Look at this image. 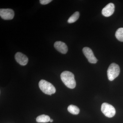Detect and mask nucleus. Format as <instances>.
<instances>
[{
  "label": "nucleus",
  "mask_w": 123,
  "mask_h": 123,
  "mask_svg": "<svg viewBox=\"0 0 123 123\" xmlns=\"http://www.w3.org/2000/svg\"><path fill=\"white\" fill-rule=\"evenodd\" d=\"M61 78L62 81L68 88L74 89L76 86L75 76L73 74L69 71H64L62 73Z\"/></svg>",
  "instance_id": "1"
},
{
  "label": "nucleus",
  "mask_w": 123,
  "mask_h": 123,
  "mask_svg": "<svg viewBox=\"0 0 123 123\" xmlns=\"http://www.w3.org/2000/svg\"><path fill=\"white\" fill-rule=\"evenodd\" d=\"M40 89L44 93L51 95L56 92V89L51 83L44 80H41L39 83Z\"/></svg>",
  "instance_id": "2"
},
{
  "label": "nucleus",
  "mask_w": 123,
  "mask_h": 123,
  "mask_svg": "<svg viewBox=\"0 0 123 123\" xmlns=\"http://www.w3.org/2000/svg\"><path fill=\"white\" fill-rule=\"evenodd\" d=\"M120 68L117 64L112 63L108 69L107 74L108 79L111 81L114 80L119 75Z\"/></svg>",
  "instance_id": "3"
},
{
  "label": "nucleus",
  "mask_w": 123,
  "mask_h": 123,
  "mask_svg": "<svg viewBox=\"0 0 123 123\" xmlns=\"http://www.w3.org/2000/svg\"><path fill=\"white\" fill-rule=\"evenodd\" d=\"M101 110L104 114L108 118H112L116 114L115 108L111 104L106 103L102 104Z\"/></svg>",
  "instance_id": "4"
},
{
  "label": "nucleus",
  "mask_w": 123,
  "mask_h": 123,
  "mask_svg": "<svg viewBox=\"0 0 123 123\" xmlns=\"http://www.w3.org/2000/svg\"><path fill=\"white\" fill-rule=\"evenodd\" d=\"M82 51L84 55L90 63L92 64H95L97 63L98 60L95 56L92 50L90 48L85 47L83 49Z\"/></svg>",
  "instance_id": "5"
},
{
  "label": "nucleus",
  "mask_w": 123,
  "mask_h": 123,
  "mask_svg": "<svg viewBox=\"0 0 123 123\" xmlns=\"http://www.w3.org/2000/svg\"><path fill=\"white\" fill-rule=\"evenodd\" d=\"M14 15V12L11 9H0V16L4 20H12L13 18Z\"/></svg>",
  "instance_id": "6"
},
{
  "label": "nucleus",
  "mask_w": 123,
  "mask_h": 123,
  "mask_svg": "<svg viewBox=\"0 0 123 123\" xmlns=\"http://www.w3.org/2000/svg\"><path fill=\"white\" fill-rule=\"evenodd\" d=\"M16 61L21 65L24 66L28 63L29 59L26 55L20 52H17L15 55Z\"/></svg>",
  "instance_id": "7"
},
{
  "label": "nucleus",
  "mask_w": 123,
  "mask_h": 123,
  "mask_svg": "<svg viewBox=\"0 0 123 123\" xmlns=\"http://www.w3.org/2000/svg\"><path fill=\"white\" fill-rule=\"evenodd\" d=\"M115 8L114 5L113 3H109L103 9L102 14L105 17H110L114 13Z\"/></svg>",
  "instance_id": "8"
},
{
  "label": "nucleus",
  "mask_w": 123,
  "mask_h": 123,
  "mask_svg": "<svg viewBox=\"0 0 123 123\" xmlns=\"http://www.w3.org/2000/svg\"><path fill=\"white\" fill-rule=\"evenodd\" d=\"M55 49L62 54H66L68 51V47L66 44L61 41H57L54 44Z\"/></svg>",
  "instance_id": "9"
},
{
  "label": "nucleus",
  "mask_w": 123,
  "mask_h": 123,
  "mask_svg": "<svg viewBox=\"0 0 123 123\" xmlns=\"http://www.w3.org/2000/svg\"><path fill=\"white\" fill-rule=\"evenodd\" d=\"M50 117L45 115H40L36 118V121L38 123H47L50 121Z\"/></svg>",
  "instance_id": "10"
},
{
  "label": "nucleus",
  "mask_w": 123,
  "mask_h": 123,
  "mask_svg": "<svg viewBox=\"0 0 123 123\" xmlns=\"http://www.w3.org/2000/svg\"><path fill=\"white\" fill-rule=\"evenodd\" d=\"M68 111L69 112L73 115L78 114L80 111L79 108L74 105H71L68 106Z\"/></svg>",
  "instance_id": "11"
},
{
  "label": "nucleus",
  "mask_w": 123,
  "mask_h": 123,
  "mask_svg": "<svg viewBox=\"0 0 123 123\" xmlns=\"http://www.w3.org/2000/svg\"><path fill=\"white\" fill-rule=\"evenodd\" d=\"M80 14L79 12H75L71 17H69L68 20V22L69 23H73L76 21L79 18Z\"/></svg>",
  "instance_id": "12"
},
{
  "label": "nucleus",
  "mask_w": 123,
  "mask_h": 123,
  "mask_svg": "<svg viewBox=\"0 0 123 123\" xmlns=\"http://www.w3.org/2000/svg\"><path fill=\"white\" fill-rule=\"evenodd\" d=\"M115 36L119 41L123 42V28H119L117 30Z\"/></svg>",
  "instance_id": "13"
},
{
  "label": "nucleus",
  "mask_w": 123,
  "mask_h": 123,
  "mask_svg": "<svg viewBox=\"0 0 123 123\" xmlns=\"http://www.w3.org/2000/svg\"><path fill=\"white\" fill-rule=\"evenodd\" d=\"M52 1V0H40V2L42 5H47Z\"/></svg>",
  "instance_id": "14"
},
{
  "label": "nucleus",
  "mask_w": 123,
  "mask_h": 123,
  "mask_svg": "<svg viewBox=\"0 0 123 123\" xmlns=\"http://www.w3.org/2000/svg\"><path fill=\"white\" fill-rule=\"evenodd\" d=\"M53 121V120L52 119H50V122H51V123H52Z\"/></svg>",
  "instance_id": "15"
}]
</instances>
